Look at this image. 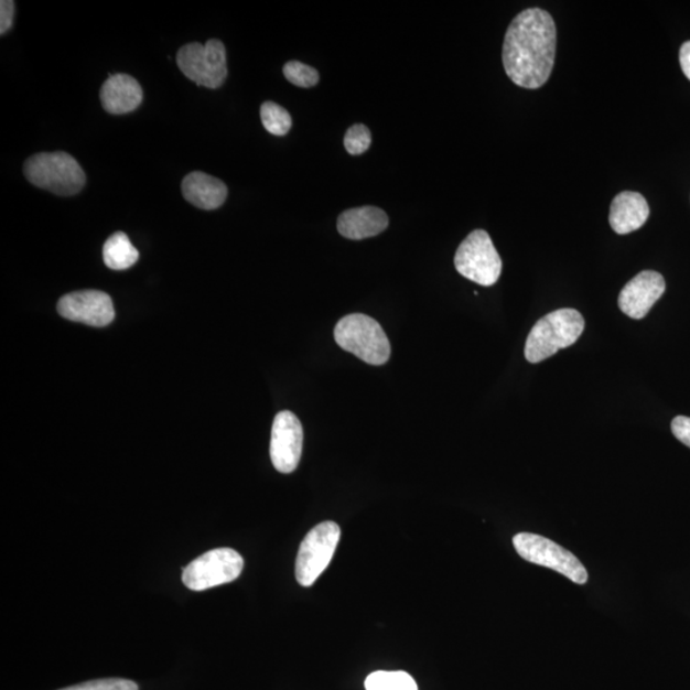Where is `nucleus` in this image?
I'll return each instance as SVG.
<instances>
[{
    "label": "nucleus",
    "mask_w": 690,
    "mask_h": 690,
    "mask_svg": "<svg viewBox=\"0 0 690 690\" xmlns=\"http://www.w3.org/2000/svg\"><path fill=\"white\" fill-rule=\"evenodd\" d=\"M334 338L341 348L368 365L381 366L390 358L388 336L381 325L370 316L352 314L343 317L335 326Z\"/></svg>",
    "instance_id": "20e7f679"
},
{
    "label": "nucleus",
    "mask_w": 690,
    "mask_h": 690,
    "mask_svg": "<svg viewBox=\"0 0 690 690\" xmlns=\"http://www.w3.org/2000/svg\"><path fill=\"white\" fill-rule=\"evenodd\" d=\"M513 545L520 558L529 563L552 569L563 574L576 584H584L589 581V573L576 557L558 543L533 533H518L513 539Z\"/></svg>",
    "instance_id": "6e6552de"
},
{
    "label": "nucleus",
    "mask_w": 690,
    "mask_h": 690,
    "mask_svg": "<svg viewBox=\"0 0 690 690\" xmlns=\"http://www.w3.org/2000/svg\"><path fill=\"white\" fill-rule=\"evenodd\" d=\"M60 690H139L132 680L109 678L86 681V683L63 688Z\"/></svg>",
    "instance_id": "4be33fe9"
},
{
    "label": "nucleus",
    "mask_w": 690,
    "mask_h": 690,
    "mask_svg": "<svg viewBox=\"0 0 690 690\" xmlns=\"http://www.w3.org/2000/svg\"><path fill=\"white\" fill-rule=\"evenodd\" d=\"M366 690H419L406 671H375L365 681Z\"/></svg>",
    "instance_id": "a211bd4d"
},
{
    "label": "nucleus",
    "mask_w": 690,
    "mask_h": 690,
    "mask_svg": "<svg viewBox=\"0 0 690 690\" xmlns=\"http://www.w3.org/2000/svg\"><path fill=\"white\" fill-rule=\"evenodd\" d=\"M176 64L182 74L198 86L218 88L228 77L227 51L220 40L182 46L176 54Z\"/></svg>",
    "instance_id": "423d86ee"
},
{
    "label": "nucleus",
    "mask_w": 690,
    "mask_h": 690,
    "mask_svg": "<svg viewBox=\"0 0 690 690\" xmlns=\"http://www.w3.org/2000/svg\"><path fill=\"white\" fill-rule=\"evenodd\" d=\"M557 25L541 8H528L511 21L503 46L508 77L519 87L536 90L548 83L557 53Z\"/></svg>",
    "instance_id": "f257e3e1"
},
{
    "label": "nucleus",
    "mask_w": 690,
    "mask_h": 690,
    "mask_svg": "<svg viewBox=\"0 0 690 690\" xmlns=\"http://www.w3.org/2000/svg\"><path fill=\"white\" fill-rule=\"evenodd\" d=\"M103 258L111 270H127L140 259V252L123 231H117L107 239L103 248Z\"/></svg>",
    "instance_id": "f3484780"
},
{
    "label": "nucleus",
    "mask_w": 690,
    "mask_h": 690,
    "mask_svg": "<svg viewBox=\"0 0 690 690\" xmlns=\"http://www.w3.org/2000/svg\"><path fill=\"white\" fill-rule=\"evenodd\" d=\"M60 315L88 326L104 327L115 320L114 301L101 291H79L62 297Z\"/></svg>",
    "instance_id": "9b49d317"
},
{
    "label": "nucleus",
    "mask_w": 690,
    "mask_h": 690,
    "mask_svg": "<svg viewBox=\"0 0 690 690\" xmlns=\"http://www.w3.org/2000/svg\"><path fill=\"white\" fill-rule=\"evenodd\" d=\"M303 448V429L297 416L289 411L277 414L272 423L270 456L280 473H292L299 467Z\"/></svg>",
    "instance_id": "9d476101"
},
{
    "label": "nucleus",
    "mask_w": 690,
    "mask_h": 690,
    "mask_svg": "<svg viewBox=\"0 0 690 690\" xmlns=\"http://www.w3.org/2000/svg\"><path fill=\"white\" fill-rule=\"evenodd\" d=\"M182 194L186 202L202 208V211H215L226 203L228 187L226 183L213 175L192 172L184 176Z\"/></svg>",
    "instance_id": "dca6fc26"
},
{
    "label": "nucleus",
    "mask_w": 690,
    "mask_h": 690,
    "mask_svg": "<svg viewBox=\"0 0 690 690\" xmlns=\"http://www.w3.org/2000/svg\"><path fill=\"white\" fill-rule=\"evenodd\" d=\"M15 6L12 0L0 2V34L4 35L13 25Z\"/></svg>",
    "instance_id": "b1692460"
},
{
    "label": "nucleus",
    "mask_w": 690,
    "mask_h": 690,
    "mask_svg": "<svg viewBox=\"0 0 690 690\" xmlns=\"http://www.w3.org/2000/svg\"><path fill=\"white\" fill-rule=\"evenodd\" d=\"M244 567V558L236 550L215 549L184 568L182 581L192 591H205L236 581Z\"/></svg>",
    "instance_id": "1a4fd4ad"
},
{
    "label": "nucleus",
    "mask_w": 690,
    "mask_h": 690,
    "mask_svg": "<svg viewBox=\"0 0 690 690\" xmlns=\"http://www.w3.org/2000/svg\"><path fill=\"white\" fill-rule=\"evenodd\" d=\"M454 265L464 278L483 287H492L500 279L503 262L499 252L483 229L473 230L456 250Z\"/></svg>",
    "instance_id": "39448f33"
},
{
    "label": "nucleus",
    "mask_w": 690,
    "mask_h": 690,
    "mask_svg": "<svg viewBox=\"0 0 690 690\" xmlns=\"http://www.w3.org/2000/svg\"><path fill=\"white\" fill-rule=\"evenodd\" d=\"M649 216L647 200L639 192L624 191L610 206L608 222L617 235H629L644 227Z\"/></svg>",
    "instance_id": "ddd939ff"
},
{
    "label": "nucleus",
    "mask_w": 690,
    "mask_h": 690,
    "mask_svg": "<svg viewBox=\"0 0 690 690\" xmlns=\"http://www.w3.org/2000/svg\"><path fill=\"white\" fill-rule=\"evenodd\" d=\"M283 74L289 83L303 88L314 87L320 82L319 72L299 61L288 62L283 68Z\"/></svg>",
    "instance_id": "aec40b11"
},
{
    "label": "nucleus",
    "mask_w": 690,
    "mask_h": 690,
    "mask_svg": "<svg viewBox=\"0 0 690 690\" xmlns=\"http://www.w3.org/2000/svg\"><path fill=\"white\" fill-rule=\"evenodd\" d=\"M584 331V319L573 309L550 312L537 321L529 332L525 356L528 363L539 364L556 355L560 349L571 347Z\"/></svg>",
    "instance_id": "f03ea898"
},
{
    "label": "nucleus",
    "mask_w": 690,
    "mask_h": 690,
    "mask_svg": "<svg viewBox=\"0 0 690 690\" xmlns=\"http://www.w3.org/2000/svg\"><path fill=\"white\" fill-rule=\"evenodd\" d=\"M341 540V527L327 520L312 528L301 543L295 561V578L303 587H311L334 557Z\"/></svg>",
    "instance_id": "0eeeda50"
},
{
    "label": "nucleus",
    "mask_w": 690,
    "mask_h": 690,
    "mask_svg": "<svg viewBox=\"0 0 690 690\" xmlns=\"http://www.w3.org/2000/svg\"><path fill=\"white\" fill-rule=\"evenodd\" d=\"M26 180L34 186L58 196H74L85 187L86 175L77 160L67 152H42L26 160Z\"/></svg>",
    "instance_id": "7ed1b4c3"
},
{
    "label": "nucleus",
    "mask_w": 690,
    "mask_h": 690,
    "mask_svg": "<svg viewBox=\"0 0 690 690\" xmlns=\"http://www.w3.org/2000/svg\"><path fill=\"white\" fill-rule=\"evenodd\" d=\"M143 93L132 76L119 74L110 76L100 91L103 108L110 115H126L141 106Z\"/></svg>",
    "instance_id": "4468645a"
},
{
    "label": "nucleus",
    "mask_w": 690,
    "mask_h": 690,
    "mask_svg": "<svg viewBox=\"0 0 690 690\" xmlns=\"http://www.w3.org/2000/svg\"><path fill=\"white\" fill-rule=\"evenodd\" d=\"M389 226L387 213L375 206L349 208L338 218V231L344 238L360 240L380 235Z\"/></svg>",
    "instance_id": "2eb2a0df"
},
{
    "label": "nucleus",
    "mask_w": 690,
    "mask_h": 690,
    "mask_svg": "<svg viewBox=\"0 0 690 690\" xmlns=\"http://www.w3.org/2000/svg\"><path fill=\"white\" fill-rule=\"evenodd\" d=\"M679 62L681 71L690 82V42L684 43L680 47Z\"/></svg>",
    "instance_id": "393cba45"
},
{
    "label": "nucleus",
    "mask_w": 690,
    "mask_h": 690,
    "mask_svg": "<svg viewBox=\"0 0 690 690\" xmlns=\"http://www.w3.org/2000/svg\"><path fill=\"white\" fill-rule=\"evenodd\" d=\"M261 122L269 133L279 136H285L292 128V117L288 114L283 107L278 106L277 103L265 101L260 109Z\"/></svg>",
    "instance_id": "6ab92c4d"
},
{
    "label": "nucleus",
    "mask_w": 690,
    "mask_h": 690,
    "mask_svg": "<svg viewBox=\"0 0 690 690\" xmlns=\"http://www.w3.org/2000/svg\"><path fill=\"white\" fill-rule=\"evenodd\" d=\"M665 289V279L660 272L645 270L622 289L617 303L623 314L640 320L646 317L654 304L661 299Z\"/></svg>",
    "instance_id": "f8f14e48"
},
{
    "label": "nucleus",
    "mask_w": 690,
    "mask_h": 690,
    "mask_svg": "<svg viewBox=\"0 0 690 690\" xmlns=\"http://www.w3.org/2000/svg\"><path fill=\"white\" fill-rule=\"evenodd\" d=\"M671 431L681 443L690 448V419L686 416H678L671 422Z\"/></svg>",
    "instance_id": "5701e85b"
},
{
    "label": "nucleus",
    "mask_w": 690,
    "mask_h": 690,
    "mask_svg": "<svg viewBox=\"0 0 690 690\" xmlns=\"http://www.w3.org/2000/svg\"><path fill=\"white\" fill-rule=\"evenodd\" d=\"M373 134L365 125H355L344 136V148L351 155L364 154L370 149Z\"/></svg>",
    "instance_id": "412c9836"
}]
</instances>
